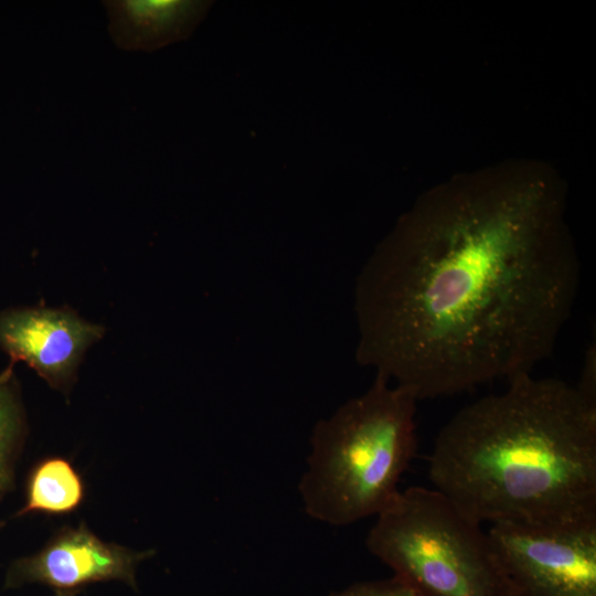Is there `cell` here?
<instances>
[{
    "label": "cell",
    "mask_w": 596,
    "mask_h": 596,
    "mask_svg": "<svg viewBox=\"0 0 596 596\" xmlns=\"http://www.w3.org/2000/svg\"><path fill=\"white\" fill-rule=\"evenodd\" d=\"M1 524H2V523H0V525H1Z\"/></svg>",
    "instance_id": "obj_14"
},
{
    "label": "cell",
    "mask_w": 596,
    "mask_h": 596,
    "mask_svg": "<svg viewBox=\"0 0 596 596\" xmlns=\"http://www.w3.org/2000/svg\"><path fill=\"white\" fill-rule=\"evenodd\" d=\"M109 35L118 49L152 52L187 40L211 1L105 0Z\"/></svg>",
    "instance_id": "obj_8"
},
{
    "label": "cell",
    "mask_w": 596,
    "mask_h": 596,
    "mask_svg": "<svg viewBox=\"0 0 596 596\" xmlns=\"http://www.w3.org/2000/svg\"><path fill=\"white\" fill-rule=\"evenodd\" d=\"M330 596H421L402 579L392 576L387 579L361 582L332 593Z\"/></svg>",
    "instance_id": "obj_11"
},
{
    "label": "cell",
    "mask_w": 596,
    "mask_h": 596,
    "mask_svg": "<svg viewBox=\"0 0 596 596\" xmlns=\"http://www.w3.org/2000/svg\"><path fill=\"white\" fill-rule=\"evenodd\" d=\"M84 497V481L73 465L63 457H46L29 475L25 502L18 515L67 514L82 504Z\"/></svg>",
    "instance_id": "obj_9"
},
{
    "label": "cell",
    "mask_w": 596,
    "mask_h": 596,
    "mask_svg": "<svg viewBox=\"0 0 596 596\" xmlns=\"http://www.w3.org/2000/svg\"><path fill=\"white\" fill-rule=\"evenodd\" d=\"M102 334V327L63 310L14 309L0 315V347L62 391L71 386L83 353Z\"/></svg>",
    "instance_id": "obj_7"
},
{
    "label": "cell",
    "mask_w": 596,
    "mask_h": 596,
    "mask_svg": "<svg viewBox=\"0 0 596 596\" xmlns=\"http://www.w3.org/2000/svg\"><path fill=\"white\" fill-rule=\"evenodd\" d=\"M365 542L421 596H514L488 533L436 489L400 491Z\"/></svg>",
    "instance_id": "obj_4"
},
{
    "label": "cell",
    "mask_w": 596,
    "mask_h": 596,
    "mask_svg": "<svg viewBox=\"0 0 596 596\" xmlns=\"http://www.w3.org/2000/svg\"><path fill=\"white\" fill-rule=\"evenodd\" d=\"M596 365L595 347H590L586 353L582 375L576 389L588 400L596 402Z\"/></svg>",
    "instance_id": "obj_12"
},
{
    "label": "cell",
    "mask_w": 596,
    "mask_h": 596,
    "mask_svg": "<svg viewBox=\"0 0 596 596\" xmlns=\"http://www.w3.org/2000/svg\"><path fill=\"white\" fill-rule=\"evenodd\" d=\"M459 409L428 459L434 489L479 524L596 519V402L531 373Z\"/></svg>",
    "instance_id": "obj_2"
},
{
    "label": "cell",
    "mask_w": 596,
    "mask_h": 596,
    "mask_svg": "<svg viewBox=\"0 0 596 596\" xmlns=\"http://www.w3.org/2000/svg\"><path fill=\"white\" fill-rule=\"evenodd\" d=\"M54 596H76L72 590L56 589Z\"/></svg>",
    "instance_id": "obj_13"
},
{
    "label": "cell",
    "mask_w": 596,
    "mask_h": 596,
    "mask_svg": "<svg viewBox=\"0 0 596 596\" xmlns=\"http://www.w3.org/2000/svg\"><path fill=\"white\" fill-rule=\"evenodd\" d=\"M376 374L361 395L319 421L298 490L312 519L343 526L377 515L396 498L417 451L416 396Z\"/></svg>",
    "instance_id": "obj_3"
},
{
    "label": "cell",
    "mask_w": 596,
    "mask_h": 596,
    "mask_svg": "<svg viewBox=\"0 0 596 596\" xmlns=\"http://www.w3.org/2000/svg\"><path fill=\"white\" fill-rule=\"evenodd\" d=\"M23 432L21 406L15 394L11 373L0 375V499L11 490L14 462Z\"/></svg>",
    "instance_id": "obj_10"
},
{
    "label": "cell",
    "mask_w": 596,
    "mask_h": 596,
    "mask_svg": "<svg viewBox=\"0 0 596 596\" xmlns=\"http://www.w3.org/2000/svg\"><path fill=\"white\" fill-rule=\"evenodd\" d=\"M153 553L105 542L85 523L65 526L38 553L11 564L6 587L40 583L72 590L89 583L118 579L136 589L137 565Z\"/></svg>",
    "instance_id": "obj_6"
},
{
    "label": "cell",
    "mask_w": 596,
    "mask_h": 596,
    "mask_svg": "<svg viewBox=\"0 0 596 596\" xmlns=\"http://www.w3.org/2000/svg\"><path fill=\"white\" fill-rule=\"evenodd\" d=\"M514 596H596V519L487 532Z\"/></svg>",
    "instance_id": "obj_5"
},
{
    "label": "cell",
    "mask_w": 596,
    "mask_h": 596,
    "mask_svg": "<svg viewBox=\"0 0 596 596\" xmlns=\"http://www.w3.org/2000/svg\"><path fill=\"white\" fill-rule=\"evenodd\" d=\"M551 209L521 194L414 215L358 276V362L418 401L531 373L581 280Z\"/></svg>",
    "instance_id": "obj_1"
}]
</instances>
